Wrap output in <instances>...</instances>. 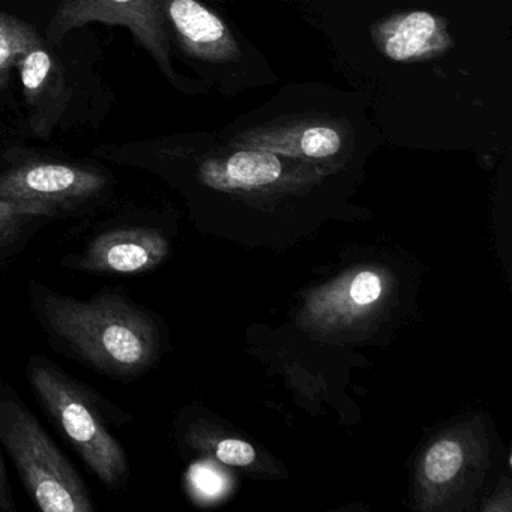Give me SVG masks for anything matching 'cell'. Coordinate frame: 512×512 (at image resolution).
<instances>
[{
    "label": "cell",
    "mask_w": 512,
    "mask_h": 512,
    "mask_svg": "<svg viewBox=\"0 0 512 512\" xmlns=\"http://www.w3.org/2000/svg\"><path fill=\"white\" fill-rule=\"evenodd\" d=\"M364 95L385 143L466 151L512 146V0H284Z\"/></svg>",
    "instance_id": "cell-1"
},
{
    "label": "cell",
    "mask_w": 512,
    "mask_h": 512,
    "mask_svg": "<svg viewBox=\"0 0 512 512\" xmlns=\"http://www.w3.org/2000/svg\"><path fill=\"white\" fill-rule=\"evenodd\" d=\"M217 136L272 152L356 184L385 143L364 95L326 83H289L266 103L236 116Z\"/></svg>",
    "instance_id": "cell-2"
},
{
    "label": "cell",
    "mask_w": 512,
    "mask_h": 512,
    "mask_svg": "<svg viewBox=\"0 0 512 512\" xmlns=\"http://www.w3.org/2000/svg\"><path fill=\"white\" fill-rule=\"evenodd\" d=\"M193 190L220 208L323 211L343 205L350 182L301 161L224 142L217 133L188 137L173 149Z\"/></svg>",
    "instance_id": "cell-3"
},
{
    "label": "cell",
    "mask_w": 512,
    "mask_h": 512,
    "mask_svg": "<svg viewBox=\"0 0 512 512\" xmlns=\"http://www.w3.org/2000/svg\"><path fill=\"white\" fill-rule=\"evenodd\" d=\"M28 298L50 346L95 373L139 379L163 355L164 332L157 314L124 290L104 289L92 298L77 299L31 280Z\"/></svg>",
    "instance_id": "cell-4"
},
{
    "label": "cell",
    "mask_w": 512,
    "mask_h": 512,
    "mask_svg": "<svg viewBox=\"0 0 512 512\" xmlns=\"http://www.w3.org/2000/svg\"><path fill=\"white\" fill-rule=\"evenodd\" d=\"M26 377L41 409L101 484L107 490H125L130 460L112 424H127L133 416L41 353L26 362Z\"/></svg>",
    "instance_id": "cell-5"
},
{
    "label": "cell",
    "mask_w": 512,
    "mask_h": 512,
    "mask_svg": "<svg viewBox=\"0 0 512 512\" xmlns=\"http://www.w3.org/2000/svg\"><path fill=\"white\" fill-rule=\"evenodd\" d=\"M170 41L196 68L205 88L235 100L280 82L259 47L209 0H161Z\"/></svg>",
    "instance_id": "cell-6"
},
{
    "label": "cell",
    "mask_w": 512,
    "mask_h": 512,
    "mask_svg": "<svg viewBox=\"0 0 512 512\" xmlns=\"http://www.w3.org/2000/svg\"><path fill=\"white\" fill-rule=\"evenodd\" d=\"M0 446L23 488L44 512H95L88 484L16 389L0 380Z\"/></svg>",
    "instance_id": "cell-7"
},
{
    "label": "cell",
    "mask_w": 512,
    "mask_h": 512,
    "mask_svg": "<svg viewBox=\"0 0 512 512\" xmlns=\"http://www.w3.org/2000/svg\"><path fill=\"white\" fill-rule=\"evenodd\" d=\"M92 22L130 29L134 38L151 53L161 73L176 88L191 94L208 91L200 83L182 79L176 73L172 41L161 0H61L50 22L47 41L56 46L68 32Z\"/></svg>",
    "instance_id": "cell-8"
},
{
    "label": "cell",
    "mask_w": 512,
    "mask_h": 512,
    "mask_svg": "<svg viewBox=\"0 0 512 512\" xmlns=\"http://www.w3.org/2000/svg\"><path fill=\"white\" fill-rule=\"evenodd\" d=\"M109 190L107 173L82 164L28 161L0 172V200L41 203L62 217L86 212Z\"/></svg>",
    "instance_id": "cell-9"
},
{
    "label": "cell",
    "mask_w": 512,
    "mask_h": 512,
    "mask_svg": "<svg viewBox=\"0 0 512 512\" xmlns=\"http://www.w3.org/2000/svg\"><path fill=\"white\" fill-rule=\"evenodd\" d=\"M166 235L155 227L122 223L94 233L61 265L91 275H140L155 271L169 257Z\"/></svg>",
    "instance_id": "cell-10"
},
{
    "label": "cell",
    "mask_w": 512,
    "mask_h": 512,
    "mask_svg": "<svg viewBox=\"0 0 512 512\" xmlns=\"http://www.w3.org/2000/svg\"><path fill=\"white\" fill-rule=\"evenodd\" d=\"M17 68L22 79L26 104L32 110L31 124L40 136L53 130L67 104L64 70L46 44L34 47L20 59Z\"/></svg>",
    "instance_id": "cell-11"
},
{
    "label": "cell",
    "mask_w": 512,
    "mask_h": 512,
    "mask_svg": "<svg viewBox=\"0 0 512 512\" xmlns=\"http://www.w3.org/2000/svg\"><path fill=\"white\" fill-rule=\"evenodd\" d=\"M41 44L46 43L29 23L0 13V88H4L20 59Z\"/></svg>",
    "instance_id": "cell-12"
},
{
    "label": "cell",
    "mask_w": 512,
    "mask_h": 512,
    "mask_svg": "<svg viewBox=\"0 0 512 512\" xmlns=\"http://www.w3.org/2000/svg\"><path fill=\"white\" fill-rule=\"evenodd\" d=\"M58 217L56 209L41 203L0 200V233L34 232L31 227Z\"/></svg>",
    "instance_id": "cell-13"
},
{
    "label": "cell",
    "mask_w": 512,
    "mask_h": 512,
    "mask_svg": "<svg viewBox=\"0 0 512 512\" xmlns=\"http://www.w3.org/2000/svg\"><path fill=\"white\" fill-rule=\"evenodd\" d=\"M463 464V449L455 440H439L425 455V476L434 484L452 481Z\"/></svg>",
    "instance_id": "cell-14"
},
{
    "label": "cell",
    "mask_w": 512,
    "mask_h": 512,
    "mask_svg": "<svg viewBox=\"0 0 512 512\" xmlns=\"http://www.w3.org/2000/svg\"><path fill=\"white\" fill-rule=\"evenodd\" d=\"M215 455L221 463L229 466H248L256 460L253 446L239 439L221 440L215 448Z\"/></svg>",
    "instance_id": "cell-15"
},
{
    "label": "cell",
    "mask_w": 512,
    "mask_h": 512,
    "mask_svg": "<svg viewBox=\"0 0 512 512\" xmlns=\"http://www.w3.org/2000/svg\"><path fill=\"white\" fill-rule=\"evenodd\" d=\"M382 280L371 271L356 275L350 286V298L356 305H370L382 296Z\"/></svg>",
    "instance_id": "cell-16"
},
{
    "label": "cell",
    "mask_w": 512,
    "mask_h": 512,
    "mask_svg": "<svg viewBox=\"0 0 512 512\" xmlns=\"http://www.w3.org/2000/svg\"><path fill=\"white\" fill-rule=\"evenodd\" d=\"M193 479L197 488L206 496H217L226 487L223 475L214 467L197 466L193 469Z\"/></svg>",
    "instance_id": "cell-17"
},
{
    "label": "cell",
    "mask_w": 512,
    "mask_h": 512,
    "mask_svg": "<svg viewBox=\"0 0 512 512\" xmlns=\"http://www.w3.org/2000/svg\"><path fill=\"white\" fill-rule=\"evenodd\" d=\"M31 235L32 232L0 233V266L16 257Z\"/></svg>",
    "instance_id": "cell-18"
},
{
    "label": "cell",
    "mask_w": 512,
    "mask_h": 512,
    "mask_svg": "<svg viewBox=\"0 0 512 512\" xmlns=\"http://www.w3.org/2000/svg\"><path fill=\"white\" fill-rule=\"evenodd\" d=\"M0 512H17L16 500H14L4 455H2V446H0Z\"/></svg>",
    "instance_id": "cell-19"
}]
</instances>
